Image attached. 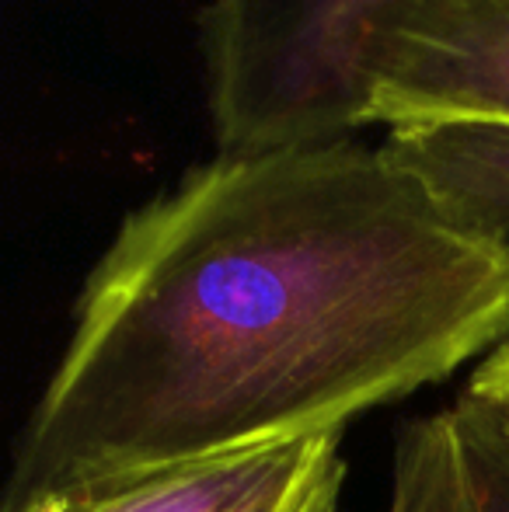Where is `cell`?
<instances>
[{"label":"cell","instance_id":"1","mask_svg":"<svg viewBox=\"0 0 509 512\" xmlns=\"http://www.w3.org/2000/svg\"><path fill=\"white\" fill-rule=\"evenodd\" d=\"M509 338V241L360 140L217 154L84 279L0 512L342 432Z\"/></svg>","mask_w":509,"mask_h":512},{"label":"cell","instance_id":"2","mask_svg":"<svg viewBox=\"0 0 509 512\" xmlns=\"http://www.w3.org/2000/svg\"><path fill=\"white\" fill-rule=\"evenodd\" d=\"M391 0H210L199 14L217 154L356 140Z\"/></svg>","mask_w":509,"mask_h":512},{"label":"cell","instance_id":"3","mask_svg":"<svg viewBox=\"0 0 509 512\" xmlns=\"http://www.w3.org/2000/svg\"><path fill=\"white\" fill-rule=\"evenodd\" d=\"M509 126V0H391L370 39L367 126Z\"/></svg>","mask_w":509,"mask_h":512},{"label":"cell","instance_id":"4","mask_svg":"<svg viewBox=\"0 0 509 512\" xmlns=\"http://www.w3.org/2000/svg\"><path fill=\"white\" fill-rule=\"evenodd\" d=\"M387 512H509V443L457 401L398 432Z\"/></svg>","mask_w":509,"mask_h":512},{"label":"cell","instance_id":"5","mask_svg":"<svg viewBox=\"0 0 509 512\" xmlns=\"http://www.w3.org/2000/svg\"><path fill=\"white\" fill-rule=\"evenodd\" d=\"M381 150L464 230L509 241V126L443 122L387 129Z\"/></svg>","mask_w":509,"mask_h":512},{"label":"cell","instance_id":"6","mask_svg":"<svg viewBox=\"0 0 509 512\" xmlns=\"http://www.w3.org/2000/svg\"><path fill=\"white\" fill-rule=\"evenodd\" d=\"M342 432L213 460L189 471L119 488L74 512H262L297 492L314 467L339 450Z\"/></svg>","mask_w":509,"mask_h":512},{"label":"cell","instance_id":"7","mask_svg":"<svg viewBox=\"0 0 509 512\" xmlns=\"http://www.w3.org/2000/svg\"><path fill=\"white\" fill-rule=\"evenodd\" d=\"M461 401L475 408L509 443V338L478 363Z\"/></svg>","mask_w":509,"mask_h":512},{"label":"cell","instance_id":"8","mask_svg":"<svg viewBox=\"0 0 509 512\" xmlns=\"http://www.w3.org/2000/svg\"><path fill=\"white\" fill-rule=\"evenodd\" d=\"M342 478H346V464L342 457L321 474V481L314 485L311 499H307L304 512H339V495H342Z\"/></svg>","mask_w":509,"mask_h":512},{"label":"cell","instance_id":"9","mask_svg":"<svg viewBox=\"0 0 509 512\" xmlns=\"http://www.w3.org/2000/svg\"><path fill=\"white\" fill-rule=\"evenodd\" d=\"M335 460H339V450H335V453H328V457L321 460L318 467H314V474H311V478L304 481V485L297 488V492H290V495H286L283 502H276V506H269V509H262V512H304L307 499H311V492H314V485H318V481H321V474H325L328 467L335 464Z\"/></svg>","mask_w":509,"mask_h":512}]
</instances>
